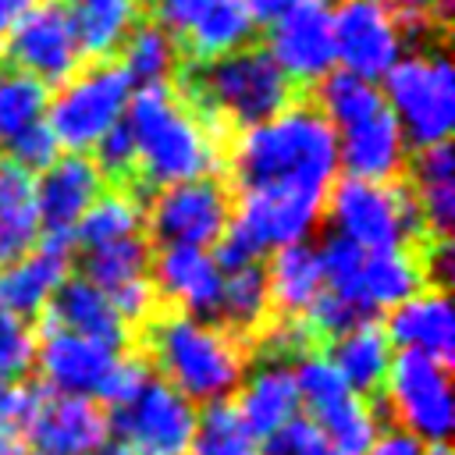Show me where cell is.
Wrapping results in <instances>:
<instances>
[{
    "label": "cell",
    "instance_id": "6da1fadb",
    "mask_svg": "<svg viewBox=\"0 0 455 455\" xmlns=\"http://www.w3.org/2000/svg\"><path fill=\"white\" fill-rule=\"evenodd\" d=\"M231 171L242 192L327 199L338 181L334 128L316 107H288L277 117L242 132L231 149Z\"/></svg>",
    "mask_w": 455,
    "mask_h": 455
},
{
    "label": "cell",
    "instance_id": "7a4b0ae2",
    "mask_svg": "<svg viewBox=\"0 0 455 455\" xmlns=\"http://www.w3.org/2000/svg\"><path fill=\"white\" fill-rule=\"evenodd\" d=\"M146 355L153 377L171 384L196 409L235 398L249 370L242 338L213 320L185 316L174 309L146 323Z\"/></svg>",
    "mask_w": 455,
    "mask_h": 455
},
{
    "label": "cell",
    "instance_id": "3957f363",
    "mask_svg": "<svg viewBox=\"0 0 455 455\" xmlns=\"http://www.w3.org/2000/svg\"><path fill=\"white\" fill-rule=\"evenodd\" d=\"M124 124L135 142V171L146 185H181L210 178L217 142L171 85H139L124 107Z\"/></svg>",
    "mask_w": 455,
    "mask_h": 455
},
{
    "label": "cell",
    "instance_id": "277c9868",
    "mask_svg": "<svg viewBox=\"0 0 455 455\" xmlns=\"http://www.w3.org/2000/svg\"><path fill=\"white\" fill-rule=\"evenodd\" d=\"M181 92L196 110H203L210 128L231 121L242 132L277 117L295 100V85L270 53L252 43L213 60H192L181 71Z\"/></svg>",
    "mask_w": 455,
    "mask_h": 455
},
{
    "label": "cell",
    "instance_id": "5b68a950",
    "mask_svg": "<svg viewBox=\"0 0 455 455\" xmlns=\"http://www.w3.org/2000/svg\"><path fill=\"white\" fill-rule=\"evenodd\" d=\"M327 217L334 235L348 238L363 252L402 249L423 238L419 210L409 185L341 178L327 192Z\"/></svg>",
    "mask_w": 455,
    "mask_h": 455
},
{
    "label": "cell",
    "instance_id": "8992f818",
    "mask_svg": "<svg viewBox=\"0 0 455 455\" xmlns=\"http://www.w3.org/2000/svg\"><path fill=\"white\" fill-rule=\"evenodd\" d=\"M132 100V82L117 60H92L78 68L46 103V128L53 132L60 149L89 153L96 142L124 121V107Z\"/></svg>",
    "mask_w": 455,
    "mask_h": 455
},
{
    "label": "cell",
    "instance_id": "52a82bcc",
    "mask_svg": "<svg viewBox=\"0 0 455 455\" xmlns=\"http://www.w3.org/2000/svg\"><path fill=\"white\" fill-rule=\"evenodd\" d=\"M320 213H323V199L291 196V192H242V203L231 213V224L213 252L220 274L259 263L263 252H277L284 245L306 242L309 231L320 224Z\"/></svg>",
    "mask_w": 455,
    "mask_h": 455
},
{
    "label": "cell",
    "instance_id": "ba28073f",
    "mask_svg": "<svg viewBox=\"0 0 455 455\" xmlns=\"http://www.w3.org/2000/svg\"><path fill=\"white\" fill-rule=\"evenodd\" d=\"M380 96L409 146L427 149L448 142L455 124V75L441 50L402 57L384 75Z\"/></svg>",
    "mask_w": 455,
    "mask_h": 455
},
{
    "label": "cell",
    "instance_id": "9c48e42d",
    "mask_svg": "<svg viewBox=\"0 0 455 455\" xmlns=\"http://www.w3.org/2000/svg\"><path fill=\"white\" fill-rule=\"evenodd\" d=\"M380 395L395 430H402L416 444L448 441L455 427V391L448 363L416 352H395Z\"/></svg>",
    "mask_w": 455,
    "mask_h": 455
},
{
    "label": "cell",
    "instance_id": "30bf717a",
    "mask_svg": "<svg viewBox=\"0 0 455 455\" xmlns=\"http://www.w3.org/2000/svg\"><path fill=\"white\" fill-rule=\"evenodd\" d=\"M199 409L160 377H149L121 409L110 427L139 455H188Z\"/></svg>",
    "mask_w": 455,
    "mask_h": 455
},
{
    "label": "cell",
    "instance_id": "8fae6325",
    "mask_svg": "<svg viewBox=\"0 0 455 455\" xmlns=\"http://www.w3.org/2000/svg\"><path fill=\"white\" fill-rule=\"evenodd\" d=\"M149 11L156 18L153 25H160L192 60L242 50L256 28L242 0H149Z\"/></svg>",
    "mask_w": 455,
    "mask_h": 455
},
{
    "label": "cell",
    "instance_id": "7c38bea8",
    "mask_svg": "<svg viewBox=\"0 0 455 455\" xmlns=\"http://www.w3.org/2000/svg\"><path fill=\"white\" fill-rule=\"evenodd\" d=\"M231 224V199L217 178H196L171 188L149 206V231L160 245H188L206 249L217 245Z\"/></svg>",
    "mask_w": 455,
    "mask_h": 455
},
{
    "label": "cell",
    "instance_id": "4fadbf2b",
    "mask_svg": "<svg viewBox=\"0 0 455 455\" xmlns=\"http://www.w3.org/2000/svg\"><path fill=\"white\" fill-rule=\"evenodd\" d=\"M7 64L32 75L36 82L64 85L82 68V46L78 36L60 7V0H39L7 36L4 43Z\"/></svg>",
    "mask_w": 455,
    "mask_h": 455
},
{
    "label": "cell",
    "instance_id": "5bb4252c",
    "mask_svg": "<svg viewBox=\"0 0 455 455\" xmlns=\"http://www.w3.org/2000/svg\"><path fill=\"white\" fill-rule=\"evenodd\" d=\"M331 21L341 71L377 82L402 60L405 36L384 0H341Z\"/></svg>",
    "mask_w": 455,
    "mask_h": 455
},
{
    "label": "cell",
    "instance_id": "9a60e30c",
    "mask_svg": "<svg viewBox=\"0 0 455 455\" xmlns=\"http://www.w3.org/2000/svg\"><path fill=\"white\" fill-rule=\"evenodd\" d=\"M121 352L78 338L64 327H57L53 320H39V334H36V370L43 373V384L50 387V395H75V398H100L107 377L114 373Z\"/></svg>",
    "mask_w": 455,
    "mask_h": 455
},
{
    "label": "cell",
    "instance_id": "2e32d148",
    "mask_svg": "<svg viewBox=\"0 0 455 455\" xmlns=\"http://www.w3.org/2000/svg\"><path fill=\"white\" fill-rule=\"evenodd\" d=\"M263 50L291 85H313V82L320 85L338 64L331 7L323 0H313L284 14L281 21L270 25V39Z\"/></svg>",
    "mask_w": 455,
    "mask_h": 455
},
{
    "label": "cell",
    "instance_id": "e0dca14e",
    "mask_svg": "<svg viewBox=\"0 0 455 455\" xmlns=\"http://www.w3.org/2000/svg\"><path fill=\"white\" fill-rule=\"evenodd\" d=\"M71 245L68 231H43L28 256L0 267V309L25 323L43 316L57 288L71 277Z\"/></svg>",
    "mask_w": 455,
    "mask_h": 455
},
{
    "label": "cell",
    "instance_id": "ac0fdd59",
    "mask_svg": "<svg viewBox=\"0 0 455 455\" xmlns=\"http://www.w3.org/2000/svg\"><path fill=\"white\" fill-rule=\"evenodd\" d=\"M153 270V288L156 299L174 302V313L213 320L217 302H220V284L224 274L206 249H188V245H164L156 259L149 263Z\"/></svg>",
    "mask_w": 455,
    "mask_h": 455
},
{
    "label": "cell",
    "instance_id": "d6986e66",
    "mask_svg": "<svg viewBox=\"0 0 455 455\" xmlns=\"http://www.w3.org/2000/svg\"><path fill=\"white\" fill-rule=\"evenodd\" d=\"M110 437V416L96 398L43 395L28 441L39 455H96Z\"/></svg>",
    "mask_w": 455,
    "mask_h": 455
},
{
    "label": "cell",
    "instance_id": "ffe728a7",
    "mask_svg": "<svg viewBox=\"0 0 455 455\" xmlns=\"http://www.w3.org/2000/svg\"><path fill=\"white\" fill-rule=\"evenodd\" d=\"M334 139H338V167H345V178L395 181L405 171L409 142L387 107L338 128Z\"/></svg>",
    "mask_w": 455,
    "mask_h": 455
},
{
    "label": "cell",
    "instance_id": "44dd1931",
    "mask_svg": "<svg viewBox=\"0 0 455 455\" xmlns=\"http://www.w3.org/2000/svg\"><path fill=\"white\" fill-rule=\"evenodd\" d=\"M103 196V174L92 164V156L68 153L57 156L39 178H36V210L43 231H75L82 213Z\"/></svg>",
    "mask_w": 455,
    "mask_h": 455
},
{
    "label": "cell",
    "instance_id": "7402d4cb",
    "mask_svg": "<svg viewBox=\"0 0 455 455\" xmlns=\"http://www.w3.org/2000/svg\"><path fill=\"white\" fill-rule=\"evenodd\" d=\"M423 284H427V270H423L419 252H412L409 245L380 249V252L363 256L359 274H355L352 288L345 291V299L366 320H373V313H391L395 306H402L405 299L423 291Z\"/></svg>",
    "mask_w": 455,
    "mask_h": 455
},
{
    "label": "cell",
    "instance_id": "603a6c76",
    "mask_svg": "<svg viewBox=\"0 0 455 455\" xmlns=\"http://www.w3.org/2000/svg\"><path fill=\"white\" fill-rule=\"evenodd\" d=\"M384 334L391 348L451 363L455 352V309L441 288H423L387 313Z\"/></svg>",
    "mask_w": 455,
    "mask_h": 455
},
{
    "label": "cell",
    "instance_id": "cb8c5ba5",
    "mask_svg": "<svg viewBox=\"0 0 455 455\" xmlns=\"http://www.w3.org/2000/svg\"><path fill=\"white\" fill-rule=\"evenodd\" d=\"M231 405L252 437H259V441L274 437L281 427L299 419V409H302L291 366L263 359L256 370H245Z\"/></svg>",
    "mask_w": 455,
    "mask_h": 455
},
{
    "label": "cell",
    "instance_id": "d4e9b609",
    "mask_svg": "<svg viewBox=\"0 0 455 455\" xmlns=\"http://www.w3.org/2000/svg\"><path fill=\"white\" fill-rule=\"evenodd\" d=\"M43 316L53 320L57 327H64V331H71L78 338L100 341V345H107L114 352H121L124 341H128V323L117 316V309L107 299V291H100L85 277H68L57 288V295L50 299Z\"/></svg>",
    "mask_w": 455,
    "mask_h": 455
},
{
    "label": "cell",
    "instance_id": "484cf974",
    "mask_svg": "<svg viewBox=\"0 0 455 455\" xmlns=\"http://www.w3.org/2000/svg\"><path fill=\"white\" fill-rule=\"evenodd\" d=\"M412 199L419 210L423 238L430 235L434 242H448L455 228V156L451 142H437L427 149H416L412 156Z\"/></svg>",
    "mask_w": 455,
    "mask_h": 455
},
{
    "label": "cell",
    "instance_id": "4316f807",
    "mask_svg": "<svg viewBox=\"0 0 455 455\" xmlns=\"http://www.w3.org/2000/svg\"><path fill=\"white\" fill-rule=\"evenodd\" d=\"M327 359L334 363V370L341 373V380L348 384L352 395H377L384 387V377L391 370V359H395V348L384 334L380 323L373 320H363L355 327H348L345 334L331 338V352Z\"/></svg>",
    "mask_w": 455,
    "mask_h": 455
},
{
    "label": "cell",
    "instance_id": "83f0119b",
    "mask_svg": "<svg viewBox=\"0 0 455 455\" xmlns=\"http://www.w3.org/2000/svg\"><path fill=\"white\" fill-rule=\"evenodd\" d=\"M43 235L36 210V178L0 156V267L28 256Z\"/></svg>",
    "mask_w": 455,
    "mask_h": 455
},
{
    "label": "cell",
    "instance_id": "f1b7e54d",
    "mask_svg": "<svg viewBox=\"0 0 455 455\" xmlns=\"http://www.w3.org/2000/svg\"><path fill=\"white\" fill-rule=\"evenodd\" d=\"M267 270L270 306L281 316H306V309L323 295V270L313 242H295L274 252Z\"/></svg>",
    "mask_w": 455,
    "mask_h": 455
},
{
    "label": "cell",
    "instance_id": "f546056e",
    "mask_svg": "<svg viewBox=\"0 0 455 455\" xmlns=\"http://www.w3.org/2000/svg\"><path fill=\"white\" fill-rule=\"evenodd\" d=\"M60 7L78 36L82 57L92 60H110L139 25V0H60Z\"/></svg>",
    "mask_w": 455,
    "mask_h": 455
},
{
    "label": "cell",
    "instance_id": "4dcf8cb0",
    "mask_svg": "<svg viewBox=\"0 0 455 455\" xmlns=\"http://www.w3.org/2000/svg\"><path fill=\"white\" fill-rule=\"evenodd\" d=\"M270 288H267V270L263 263H249L238 270L224 274L220 284V302H217V320L224 331L249 334V331H263L267 316H270Z\"/></svg>",
    "mask_w": 455,
    "mask_h": 455
},
{
    "label": "cell",
    "instance_id": "1f68e13d",
    "mask_svg": "<svg viewBox=\"0 0 455 455\" xmlns=\"http://www.w3.org/2000/svg\"><path fill=\"white\" fill-rule=\"evenodd\" d=\"M306 419L331 441V448L338 455H366L377 444V437L384 434L380 409L370 398L352 395V391L345 398H338L334 405H327L323 412L306 416Z\"/></svg>",
    "mask_w": 455,
    "mask_h": 455
},
{
    "label": "cell",
    "instance_id": "d6a6232c",
    "mask_svg": "<svg viewBox=\"0 0 455 455\" xmlns=\"http://www.w3.org/2000/svg\"><path fill=\"white\" fill-rule=\"evenodd\" d=\"M178 43L160 25L142 21L121 43V68L132 85H167V78L178 71Z\"/></svg>",
    "mask_w": 455,
    "mask_h": 455
},
{
    "label": "cell",
    "instance_id": "836d02e7",
    "mask_svg": "<svg viewBox=\"0 0 455 455\" xmlns=\"http://www.w3.org/2000/svg\"><path fill=\"white\" fill-rule=\"evenodd\" d=\"M50 89L32 75L0 64V146H11L21 132L46 121Z\"/></svg>",
    "mask_w": 455,
    "mask_h": 455
},
{
    "label": "cell",
    "instance_id": "e575fe53",
    "mask_svg": "<svg viewBox=\"0 0 455 455\" xmlns=\"http://www.w3.org/2000/svg\"><path fill=\"white\" fill-rule=\"evenodd\" d=\"M149 263H153L149 242L142 235H132V238L110 242V245H100V249H85V274L82 277L110 295V291H117L132 281L149 277Z\"/></svg>",
    "mask_w": 455,
    "mask_h": 455
},
{
    "label": "cell",
    "instance_id": "d590c367",
    "mask_svg": "<svg viewBox=\"0 0 455 455\" xmlns=\"http://www.w3.org/2000/svg\"><path fill=\"white\" fill-rule=\"evenodd\" d=\"M316 100H320L316 110L323 114V121H327L334 132L387 107L377 82H366V78L348 75V71H338V68L316 85Z\"/></svg>",
    "mask_w": 455,
    "mask_h": 455
},
{
    "label": "cell",
    "instance_id": "8d00e7d4",
    "mask_svg": "<svg viewBox=\"0 0 455 455\" xmlns=\"http://www.w3.org/2000/svg\"><path fill=\"white\" fill-rule=\"evenodd\" d=\"M188 455H263V441L249 434L231 402H217L196 416Z\"/></svg>",
    "mask_w": 455,
    "mask_h": 455
},
{
    "label": "cell",
    "instance_id": "74e56055",
    "mask_svg": "<svg viewBox=\"0 0 455 455\" xmlns=\"http://www.w3.org/2000/svg\"><path fill=\"white\" fill-rule=\"evenodd\" d=\"M139 228H142L139 203L132 196H124V192H107L82 213V220L75 224L71 238L78 245H85V249H100V245H110V242L139 235Z\"/></svg>",
    "mask_w": 455,
    "mask_h": 455
},
{
    "label": "cell",
    "instance_id": "f35d334b",
    "mask_svg": "<svg viewBox=\"0 0 455 455\" xmlns=\"http://www.w3.org/2000/svg\"><path fill=\"white\" fill-rule=\"evenodd\" d=\"M295 373V387H299V405L316 416L327 405H334L338 398L348 395V384L341 380V373L334 370V363L327 359V352H309L299 363H291Z\"/></svg>",
    "mask_w": 455,
    "mask_h": 455
},
{
    "label": "cell",
    "instance_id": "ab89813d",
    "mask_svg": "<svg viewBox=\"0 0 455 455\" xmlns=\"http://www.w3.org/2000/svg\"><path fill=\"white\" fill-rule=\"evenodd\" d=\"M36 363V331L0 309V380H21Z\"/></svg>",
    "mask_w": 455,
    "mask_h": 455
},
{
    "label": "cell",
    "instance_id": "60d3db41",
    "mask_svg": "<svg viewBox=\"0 0 455 455\" xmlns=\"http://www.w3.org/2000/svg\"><path fill=\"white\" fill-rule=\"evenodd\" d=\"M259 348H263V359H270V363H299L302 355H309L313 352V345H316V338H313V331L306 327V320L302 316H281L277 323H270V327H263V334H259Z\"/></svg>",
    "mask_w": 455,
    "mask_h": 455
},
{
    "label": "cell",
    "instance_id": "b9f144b4",
    "mask_svg": "<svg viewBox=\"0 0 455 455\" xmlns=\"http://www.w3.org/2000/svg\"><path fill=\"white\" fill-rule=\"evenodd\" d=\"M316 256H320V270H323V288L327 291H338L345 295L359 274V263H363V249H355L348 238L341 235H327L320 245H316Z\"/></svg>",
    "mask_w": 455,
    "mask_h": 455
},
{
    "label": "cell",
    "instance_id": "7bdbcfd3",
    "mask_svg": "<svg viewBox=\"0 0 455 455\" xmlns=\"http://www.w3.org/2000/svg\"><path fill=\"white\" fill-rule=\"evenodd\" d=\"M306 327L313 331V338H338V334H345L348 327H355V323H363L366 316L345 299V295H338V291H327L323 288V295L306 309Z\"/></svg>",
    "mask_w": 455,
    "mask_h": 455
},
{
    "label": "cell",
    "instance_id": "ee69618b",
    "mask_svg": "<svg viewBox=\"0 0 455 455\" xmlns=\"http://www.w3.org/2000/svg\"><path fill=\"white\" fill-rule=\"evenodd\" d=\"M43 395H46V391L36 387V384H25V380H0V427L14 430L18 437H28Z\"/></svg>",
    "mask_w": 455,
    "mask_h": 455
},
{
    "label": "cell",
    "instance_id": "f6af8a7d",
    "mask_svg": "<svg viewBox=\"0 0 455 455\" xmlns=\"http://www.w3.org/2000/svg\"><path fill=\"white\" fill-rule=\"evenodd\" d=\"M92 153H96L92 164L100 167L103 181H107V178H114V181H128V178L135 174V142H132V132H128L124 121L114 124V128L96 142Z\"/></svg>",
    "mask_w": 455,
    "mask_h": 455
},
{
    "label": "cell",
    "instance_id": "bcb514c9",
    "mask_svg": "<svg viewBox=\"0 0 455 455\" xmlns=\"http://www.w3.org/2000/svg\"><path fill=\"white\" fill-rule=\"evenodd\" d=\"M7 149V160H14L21 171H28L32 178L36 174H43L57 156H60V146H57V139H53V132L46 128V121L43 124H36V128H28V132H21L11 146H4Z\"/></svg>",
    "mask_w": 455,
    "mask_h": 455
},
{
    "label": "cell",
    "instance_id": "7dc6e473",
    "mask_svg": "<svg viewBox=\"0 0 455 455\" xmlns=\"http://www.w3.org/2000/svg\"><path fill=\"white\" fill-rule=\"evenodd\" d=\"M263 455H338V451L309 419L299 416L263 441Z\"/></svg>",
    "mask_w": 455,
    "mask_h": 455
},
{
    "label": "cell",
    "instance_id": "c3c4849f",
    "mask_svg": "<svg viewBox=\"0 0 455 455\" xmlns=\"http://www.w3.org/2000/svg\"><path fill=\"white\" fill-rule=\"evenodd\" d=\"M153 377V370L146 366V359H135V355H121L117 359V366H114V373L107 377V384H103V391H100V405H110V412L114 409H121L146 380Z\"/></svg>",
    "mask_w": 455,
    "mask_h": 455
},
{
    "label": "cell",
    "instance_id": "681fc988",
    "mask_svg": "<svg viewBox=\"0 0 455 455\" xmlns=\"http://www.w3.org/2000/svg\"><path fill=\"white\" fill-rule=\"evenodd\" d=\"M110 302H114V309H117V316L132 327V323H149L153 316H156V288H153V281L149 277H142V281H132V284H124V288H117V291H110L107 295Z\"/></svg>",
    "mask_w": 455,
    "mask_h": 455
},
{
    "label": "cell",
    "instance_id": "f907efd6",
    "mask_svg": "<svg viewBox=\"0 0 455 455\" xmlns=\"http://www.w3.org/2000/svg\"><path fill=\"white\" fill-rule=\"evenodd\" d=\"M306 4H313V0H242V7L252 18V25H274V21H281L284 14H291V11L306 7Z\"/></svg>",
    "mask_w": 455,
    "mask_h": 455
},
{
    "label": "cell",
    "instance_id": "816d5d0a",
    "mask_svg": "<svg viewBox=\"0 0 455 455\" xmlns=\"http://www.w3.org/2000/svg\"><path fill=\"white\" fill-rule=\"evenodd\" d=\"M423 444H416L412 437H405L402 430H384L377 437V444L366 451V455H419Z\"/></svg>",
    "mask_w": 455,
    "mask_h": 455
},
{
    "label": "cell",
    "instance_id": "f5cc1de1",
    "mask_svg": "<svg viewBox=\"0 0 455 455\" xmlns=\"http://www.w3.org/2000/svg\"><path fill=\"white\" fill-rule=\"evenodd\" d=\"M36 4H39V0H0V46L7 43L11 28H14Z\"/></svg>",
    "mask_w": 455,
    "mask_h": 455
},
{
    "label": "cell",
    "instance_id": "db71d44e",
    "mask_svg": "<svg viewBox=\"0 0 455 455\" xmlns=\"http://www.w3.org/2000/svg\"><path fill=\"white\" fill-rule=\"evenodd\" d=\"M0 455H25V437H18L14 430L0 427Z\"/></svg>",
    "mask_w": 455,
    "mask_h": 455
},
{
    "label": "cell",
    "instance_id": "11a10c76",
    "mask_svg": "<svg viewBox=\"0 0 455 455\" xmlns=\"http://www.w3.org/2000/svg\"><path fill=\"white\" fill-rule=\"evenodd\" d=\"M96 455H139V451H135V448H128L121 437H107V441L100 444V451H96Z\"/></svg>",
    "mask_w": 455,
    "mask_h": 455
},
{
    "label": "cell",
    "instance_id": "9f6ffc18",
    "mask_svg": "<svg viewBox=\"0 0 455 455\" xmlns=\"http://www.w3.org/2000/svg\"><path fill=\"white\" fill-rule=\"evenodd\" d=\"M419 455H451V448L448 444H423Z\"/></svg>",
    "mask_w": 455,
    "mask_h": 455
},
{
    "label": "cell",
    "instance_id": "6f0895ef",
    "mask_svg": "<svg viewBox=\"0 0 455 455\" xmlns=\"http://www.w3.org/2000/svg\"><path fill=\"white\" fill-rule=\"evenodd\" d=\"M25 455H39V451H36V448H25Z\"/></svg>",
    "mask_w": 455,
    "mask_h": 455
}]
</instances>
